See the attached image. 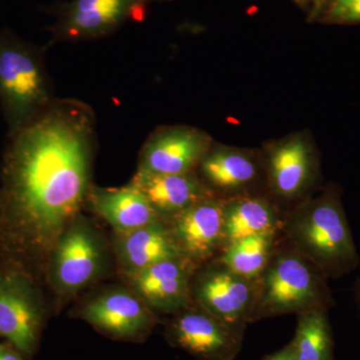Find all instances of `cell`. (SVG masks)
Returning a JSON list of instances; mask_svg holds the SVG:
<instances>
[{"instance_id": "7c38bea8", "label": "cell", "mask_w": 360, "mask_h": 360, "mask_svg": "<svg viewBox=\"0 0 360 360\" xmlns=\"http://www.w3.org/2000/svg\"><path fill=\"white\" fill-rule=\"evenodd\" d=\"M172 322L174 342L189 354L207 360H232L240 348L239 329L205 309H182Z\"/></svg>"}, {"instance_id": "2e32d148", "label": "cell", "mask_w": 360, "mask_h": 360, "mask_svg": "<svg viewBox=\"0 0 360 360\" xmlns=\"http://www.w3.org/2000/svg\"><path fill=\"white\" fill-rule=\"evenodd\" d=\"M85 206L105 220L116 233L161 220L146 195L131 182L120 188H103L92 184Z\"/></svg>"}, {"instance_id": "ba28073f", "label": "cell", "mask_w": 360, "mask_h": 360, "mask_svg": "<svg viewBox=\"0 0 360 360\" xmlns=\"http://www.w3.org/2000/svg\"><path fill=\"white\" fill-rule=\"evenodd\" d=\"M224 198L210 196L165 222L182 255L196 266L224 250Z\"/></svg>"}, {"instance_id": "44dd1931", "label": "cell", "mask_w": 360, "mask_h": 360, "mask_svg": "<svg viewBox=\"0 0 360 360\" xmlns=\"http://www.w3.org/2000/svg\"><path fill=\"white\" fill-rule=\"evenodd\" d=\"M295 340L296 360H333V338L326 307L297 314Z\"/></svg>"}, {"instance_id": "5bb4252c", "label": "cell", "mask_w": 360, "mask_h": 360, "mask_svg": "<svg viewBox=\"0 0 360 360\" xmlns=\"http://www.w3.org/2000/svg\"><path fill=\"white\" fill-rule=\"evenodd\" d=\"M315 158L309 142L295 135L278 142L267 158L269 186L276 195L293 200L304 195L315 179Z\"/></svg>"}, {"instance_id": "7402d4cb", "label": "cell", "mask_w": 360, "mask_h": 360, "mask_svg": "<svg viewBox=\"0 0 360 360\" xmlns=\"http://www.w3.org/2000/svg\"><path fill=\"white\" fill-rule=\"evenodd\" d=\"M330 16L342 22H360V0H333Z\"/></svg>"}, {"instance_id": "6da1fadb", "label": "cell", "mask_w": 360, "mask_h": 360, "mask_svg": "<svg viewBox=\"0 0 360 360\" xmlns=\"http://www.w3.org/2000/svg\"><path fill=\"white\" fill-rule=\"evenodd\" d=\"M8 139L0 212L16 245L49 258L92 186L96 115L84 101L56 98Z\"/></svg>"}, {"instance_id": "8992f818", "label": "cell", "mask_w": 360, "mask_h": 360, "mask_svg": "<svg viewBox=\"0 0 360 360\" xmlns=\"http://www.w3.org/2000/svg\"><path fill=\"white\" fill-rule=\"evenodd\" d=\"M257 279L246 278L214 260L191 284V296L200 309L234 328L250 321Z\"/></svg>"}, {"instance_id": "d4e9b609", "label": "cell", "mask_w": 360, "mask_h": 360, "mask_svg": "<svg viewBox=\"0 0 360 360\" xmlns=\"http://www.w3.org/2000/svg\"><path fill=\"white\" fill-rule=\"evenodd\" d=\"M359 302H360V285L359 288Z\"/></svg>"}, {"instance_id": "9c48e42d", "label": "cell", "mask_w": 360, "mask_h": 360, "mask_svg": "<svg viewBox=\"0 0 360 360\" xmlns=\"http://www.w3.org/2000/svg\"><path fill=\"white\" fill-rule=\"evenodd\" d=\"M42 304L32 283L18 272L0 274V335L30 354L42 322Z\"/></svg>"}, {"instance_id": "5b68a950", "label": "cell", "mask_w": 360, "mask_h": 360, "mask_svg": "<svg viewBox=\"0 0 360 360\" xmlns=\"http://www.w3.org/2000/svg\"><path fill=\"white\" fill-rule=\"evenodd\" d=\"M104 264L103 240L89 220L79 214L49 255V281L59 295H75L101 276Z\"/></svg>"}, {"instance_id": "7a4b0ae2", "label": "cell", "mask_w": 360, "mask_h": 360, "mask_svg": "<svg viewBox=\"0 0 360 360\" xmlns=\"http://www.w3.org/2000/svg\"><path fill=\"white\" fill-rule=\"evenodd\" d=\"M291 248L326 277L347 274L359 264L354 238L340 200L324 193L303 202L284 219Z\"/></svg>"}, {"instance_id": "52a82bcc", "label": "cell", "mask_w": 360, "mask_h": 360, "mask_svg": "<svg viewBox=\"0 0 360 360\" xmlns=\"http://www.w3.org/2000/svg\"><path fill=\"white\" fill-rule=\"evenodd\" d=\"M205 132L186 125L158 129L149 135L139 153L137 172L148 174L193 172L212 148Z\"/></svg>"}, {"instance_id": "4fadbf2b", "label": "cell", "mask_w": 360, "mask_h": 360, "mask_svg": "<svg viewBox=\"0 0 360 360\" xmlns=\"http://www.w3.org/2000/svg\"><path fill=\"white\" fill-rule=\"evenodd\" d=\"M153 310L134 291L108 290L84 305L82 317L94 328L120 338L146 333L155 322Z\"/></svg>"}, {"instance_id": "e0dca14e", "label": "cell", "mask_w": 360, "mask_h": 360, "mask_svg": "<svg viewBox=\"0 0 360 360\" xmlns=\"http://www.w3.org/2000/svg\"><path fill=\"white\" fill-rule=\"evenodd\" d=\"M115 250L124 274L162 260L184 257L169 226L163 220L134 231L115 232Z\"/></svg>"}, {"instance_id": "cb8c5ba5", "label": "cell", "mask_w": 360, "mask_h": 360, "mask_svg": "<svg viewBox=\"0 0 360 360\" xmlns=\"http://www.w3.org/2000/svg\"><path fill=\"white\" fill-rule=\"evenodd\" d=\"M0 360H22L8 348L0 345Z\"/></svg>"}, {"instance_id": "8fae6325", "label": "cell", "mask_w": 360, "mask_h": 360, "mask_svg": "<svg viewBox=\"0 0 360 360\" xmlns=\"http://www.w3.org/2000/svg\"><path fill=\"white\" fill-rule=\"evenodd\" d=\"M148 0H73L65 7L53 41L99 39L120 27Z\"/></svg>"}, {"instance_id": "277c9868", "label": "cell", "mask_w": 360, "mask_h": 360, "mask_svg": "<svg viewBox=\"0 0 360 360\" xmlns=\"http://www.w3.org/2000/svg\"><path fill=\"white\" fill-rule=\"evenodd\" d=\"M326 276L292 248L276 250L257 279L250 321L328 307Z\"/></svg>"}, {"instance_id": "603a6c76", "label": "cell", "mask_w": 360, "mask_h": 360, "mask_svg": "<svg viewBox=\"0 0 360 360\" xmlns=\"http://www.w3.org/2000/svg\"><path fill=\"white\" fill-rule=\"evenodd\" d=\"M264 360H296L295 347L292 342L286 345L283 349L276 352V354L265 357Z\"/></svg>"}, {"instance_id": "30bf717a", "label": "cell", "mask_w": 360, "mask_h": 360, "mask_svg": "<svg viewBox=\"0 0 360 360\" xmlns=\"http://www.w3.org/2000/svg\"><path fill=\"white\" fill-rule=\"evenodd\" d=\"M196 265L184 257L162 260L125 274L132 291L160 314L179 312L191 303V277Z\"/></svg>"}, {"instance_id": "d6986e66", "label": "cell", "mask_w": 360, "mask_h": 360, "mask_svg": "<svg viewBox=\"0 0 360 360\" xmlns=\"http://www.w3.org/2000/svg\"><path fill=\"white\" fill-rule=\"evenodd\" d=\"M198 168L212 191L215 188L227 193L248 188L257 180L259 170L250 153L226 146H212Z\"/></svg>"}, {"instance_id": "3957f363", "label": "cell", "mask_w": 360, "mask_h": 360, "mask_svg": "<svg viewBox=\"0 0 360 360\" xmlns=\"http://www.w3.org/2000/svg\"><path fill=\"white\" fill-rule=\"evenodd\" d=\"M56 98L44 51L13 34L0 35V106L8 135L37 120Z\"/></svg>"}, {"instance_id": "ffe728a7", "label": "cell", "mask_w": 360, "mask_h": 360, "mask_svg": "<svg viewBox=\"0 0 360 360\" xmlns=\"http://www.w3.org/2000/svg\"><path fill=\"white\" fill-rule=\"evenodd\" d=\"M277 233H262L239 239L219 253L217 262L239 276L257 279L276 252Z\"/></svg>"}, {"instance_id": "ac0fdd59", "label": "cell", "mask_w": 360, "mask_h": 360, "mask_svg": "<svg viewBox=\"0 0 360 360\" xmlns=\"http://www.w3.org/2000/svg\"><path fill=\"white\" fill-rule=\"evenodd\" d=\"M283 221L276 208L264 198L238 194L225 200L224 250L248 236L278 233L283 231Z\"/></svg>"}, {"instance_id": "9a60e30c", "label": "cell", "mask_w": 360, "mask_h": 360, "mask_svg": "<svg viewBox=\"0 0 360 360\" xmlns=\"http://www.w3.org/2000/svg\"><path fill=\"white\" fill-rule=\"evenodd\" d=\"M130 182L146 195L165 222L198 201L215 195L194 172L179 174L136 172Z\"/></svg>"}]
</instances>
